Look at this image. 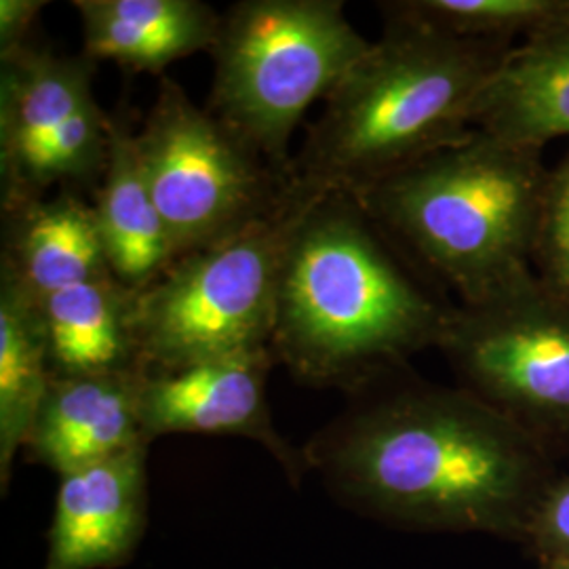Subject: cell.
I'll return each instance as SVG.
<instances>
[{
    "instance_id": "ac0fdd59",
    "label": "cell",
    "mask_w": 569,
    "mask_h": 569,
    "mask_svg": "<svg viewBox=\"0 0 569 569\" xmlns=\"http://www.w3.org/2000/svg\"><path fill=\"white\" fill-rule=\"evenodd\" d=\"M51 382L41 305L0 266V489L11 483L13 462L26 448Z\"/></svg>"
},
{
    "instance_id": "ffe728a7",
    "label": "cell",
    "mask_w": 569,
    "mask_h": 569,
    "mask_svg": "<svg viewBox=\"0 0 569 569\" xmlns=\"http://www.w3.org/2000/svg\"><path fill=\"white\" fill-rule=\"evenodd\" d=\"M533 272L549 291L569 302V150L547 178Z\"/></svg>"
},
{
    "instance_id": "3957f363",
    "label": "cell",
    "mask_w": 569,
    "mask_h": 569,
    "mask_svg": "<svg viewBox=\"0 0 569 569\" xmlns=\"http://www.w3.org/2000/svg\"><path fill=\"white\" fill-rule=\"evenodd\" d=\"M378 7L382 37L327 96L291 159V186L310 199L357 194L467 140L481 93L515 49L449 37L390 2Z\"/></svg>"
},
{
    "instance_id": "44dd1931",
    "label": "cell",
    "mask_w": 569,
    "mask_h": 569,
    "mask_svg": "<svg viewBox=\"0 0 569 569\" xmlns=\"http://www.w3.org/2000/svg\"><path fill=\"white\" fill-rule=\"evenodd\" d=\"M540 566L569 555V477H559L545 493L529 526L526 545Z\"/></svg>"
},
{
    "instance_id": "e0dca14e",
    "label": "cell",
    "mask_w": 569,
    "mask_h": 569,
    "mask_svg": "<svg viewBox=\"0 0 569 569\" xmlns=\"http://www.w3.org/2000/svg\"><path fill=\"white\" fill-rule=\"evenodd\" d=\"M136 291L108 274L41 300L51 378L142 371L133 336Z\"/></svg>"
},
{
    "instance_id": "5b68a950",
    "label": "cell",
    "mask_w": 569,
    "mask_h": 569,
    "mask_svg": "<svg viewBox=\"0 0 569 569\" xmlns=\"http://www.w3.org/2000/svg\"><path fill=\"white\" fill-rule=\"evenodd\" d=\"M371 49L342 0H241L226 13L209 110L289 176L291 138L308 108Z\"/></svg>"
},
{
    "instance_id": "d6986e66",
    "label": "cell",
    "mask_w": 569,
    "mask_h": 569,
    "mask_svg": "<svg viewBox=\"0 0 569 569\" xmlns=\"http://www.w3.org/2000/svg\"><path fill=\"white\" fill-rule=\"evenodd\" d=\"M390 4L449 37L512 47L569 26V0H390Z\"/></svg>"
},
{
    "instance_id": "9c48e42d",
    "label": "cell",
    "mask_w": 569,
    "mask_h": 569,
    "mask_svg": "<svg viewBox=\"0 0 569 569\" xmlns=\"http://www.w3.org/2000/svg\"><path fill=\"white\" fill-rule=\"evenodd\" d=\"M272 366H277L272 350H260L173 373H143V441L150 446L167 435L249 439L279 462L293 488H300L310 468L305 449L293 448L272 422L266 395Z\"/></svg>"
},
{
    "instance_id": "30bf717a",
    "label": "cell",
    "mask_w": 569,
    "mask_h": 569,
    "mask_svg": "<svg viewBox=\"0 0 569 569\" xmlns=\"http://www.w3.org/2000/svg\"><path fill=\"white\" fill-rule=\"evenodd\" d=\"M148 446L60 477L42 569H117L148 521Z\"/></svg>"
},
{
    "instance_id": "8fae6325",
    "label": "cell",
    "mask_w": 569,
    "mask_h": 569,
    "mask_svg": "<svg viewBox=\"0 0 569 569\" xmlns=\"http://www.w3.org/2000/svg\"><path fill=\"white\" fill-rule=\"evenodd\" d=\"M142 376L51 378L23 448L28 460L63 477L148 446L140 425Z\"/></svg>"
},
{
    "instance_id": "7c38bea8",
    "label": "cell",
    "mask_w": 569,
    "mask_h": 569,
    "mask_svg": "<svg viewBox=\"0 0 569 569\" xmlns=\"http://www.w3.org/2000/svg\"><path fill=\"white\" fill-rule=\"evenodd\" d=\"M98 61L26 44L0 56V194L20 182L42 146L96 100Z\"/></svg>"
},
{
    "instance_id": "9a60e30c",
    "label": "cell",
    "mask_w": 569,
    "mask_h": 569,
    "mask_svg": "<svg viewBox=\"0 0 569 569\" xmlns=\"http://www.w3.org/2000/svg\"><path fill=\"white\" fill-rule=\"evenodd\" d=\"M93 207L110 270L127 289L142 291L176 262L167 226L146 180L138 131L122 112L112 117L108 159Z\"/></svg>"
},
{
    "instance_id": "7402d4cb",
    "label": "cell",
    "mask_w": 569,
    "mask_h": 569,
    "mask_svg": "<svg viewBox=\"0 0 569 569\" xmlns=\"http://www.w3.org/2000/svg\"><path fill=\"white\" fill-rule=\"evenodd\" d=\"M44 7V0H0V56L28 44V34Z\"/></svg>"
},
{
    "instance_id": "ba28073f",
    "label": "cell",
    "mask_w": 569,
    "mask_h": 569,
    "mask_svg": "<svg viewBox=\"0 0 569 569\" xmlns=\"http://www.w3.org/2000/svg\"><path fill=\"white\" fill-rule=\"evenodd\" d=\"M456 387L496 409L557 460L569 453V302L538 277L458 305L439 342Z\"/></svg>"
},
{
    "instance_id": "2e32d148",
    "label": "cell",
    "mask_w": 569,
    "mask_h": 569,
    "mask_svg": "<svg viewBox=\"0 0 569 569\" xmlns=\"http://www.w3.org/2000/svg\"><path fill=\"white\" fill-rule=\"evenodd\" d=\"M472 127L540 150L550 140L569 138V26L510 51L481 93Z\"/></svg>"
},
{
    "instance_id": "5bb4252c",
    "label": "cell",
    "mask_w": 569,
    "mask_h": 569,
    "mask_svg": "<svg viewBox=\"0 0 569 569\" xmlns=\"http://www.w3.org/2000/svg\"><path fill=\"white\" fill-rule=\"evenodd\" d=\"M82 53L129 74H161L188 56L211 51L222 13L201 0H77Z\"/></svg>"
},
{
    "instance_id": "4fadbf2b",
    "label": "cell",
    "mask_w": 569,
    "mask_h": 569,
    "mask_svg": "<svg viewBox=\"0 0 569 569\" xmlns=\"http://www.w3.org/2000/svg\"><path fill=\"white\" fill-rule=\"evenodd\" d=\"M0 266L9 268L37 302L66 287L112 274L96 207L82 192L66 188L2 209Z\"/></svg>"
},
{
    "instance_id": "277c9868",
    "label": "cell",
    "mask_w": 569,
    "mask_h": 569,
    "mask_svg": "<svg viewBox=\"0 0 569 569\" xmlns=\"http://www.w3.org/2000/svg\"><path fill=\"white\" fill-rule=\"evenodd\" d=\"M540 152L475 129L355 197L458 305H481L536 277Z\"/></svg>"
},
{
    "instance_id": "52a82bcc",
    "label": "cell",
    "mask_w": 569,
    "mask_h": 569,
    "mask_svg": "<svg viewBox=\"0 0 569 569\" xmlns=\"http://www.w3.org/2000/svg\"><path fill=\"white\" fill-rule=\"evenodd\" d=\"M138 148L176 260L241 234L291 197L289 176L169 77L159 81Z\"/></svg>"
},
{
    "instance_id": "8992f818",
    "label": "cell",
    "mask_w": 569,
    "mask_h": 569,
    "mask_svg": "<svg viewBox=\"0 0 569 569\" xmlns=\"http://www.w3.org/2000/svg\"><path fill=\"white\" fill-rule=\"evenodd\" d=\"M315 201L291 186L270 218L183 256L136 293L133 336L143 373L270 350L284 249Z\"/></svg>"
},
{
    "instance_id": "6da1fadb",
    "label": "cell",
    "mask_w": 569,
    "mask_h": 569,
    "mask_svg": "<svg viewBox=\"0 0 569 569\" xmlns=\"http://www.w3.org/2000/svg\"><path fill=\"white\" fill-rule=\"evenodd\" d=\"M302 449L345 509L392 528L477 531L521 545L561 477L521 428L411 366L350 392Z\"/></svg>"
},
{
    "instance_id": "603a6c76",
    "label": "cell",
    "mask_w": 569,
    "mask_h": 569,
    "mask_svg": "<svg viewBox=\"0 0 569 569\" xmlns=\"http://www.w3.org/2000/svg\"><path fill=\"white\" fill-rule=\"evenodd\" d=\"M542 569H569V555L559 557V559H550L547 563H542Z\"/></svg>"
},
{
    "instance_id": "7a4b0ae2",
    "label": "cell",
    "mask_w": 569,
    "mask_h": 569,
    "mask_svg": "<svg viewBox=\"0 0 569 569\" xmlns=\"http://www.w3.org/2000/svg\"><path fill=\"white\" fill-rule=\"evenodd\" d=\"M456 308L355 194L331 192L284 249L270 350L298 385L350 395L439 348Z\"/></svg>"
}]
</instances>
